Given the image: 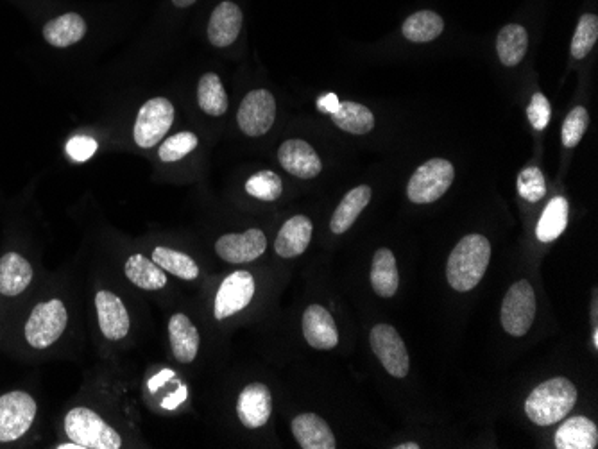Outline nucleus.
Wrapping results in <instances>:
<instances>
[{
  "label": "nucleus",
  "instance_id": "obj_11",
  "mask_svg": "<svg viewBox=\"0 0 598 449\" xmlns=\"http://www.w3.org/2000/svg\"><path fill=\"white\" fill-rule=\"evenodd\" d=\"M255 296V278L248 271L231 272L221 283L215 296L214 315L217 321H224L239 314Z\"/></svg>",
  "mask_w": 598,
  "mask_h": 449
},
{
  "label": "nucleus",
  "instance_id": "obj_27",
  "mask_svg": "<svg viewBox=\"0 0 598 449\" xmlns=\"http://www.w3.org/2000/svg\"><path fill=\"white\" fill-rule=\"evenodd\" d=\"M330 117L337 128L351 135H368L375 128L373 111L359 102L341 101L337 111Z\"/></svg>",
  "mask_w": 598,
  "mask_h": 449
},
{
  "label": "nucleus",
  "instance_id": "obj_15",
  "mask_svg": "<svg viewBox=\"0 0 598 449\" xmlns=\"http://www.w3.org/2000/svg\"><path fill=\"white\" fill-rule=\"evenodd\" d=\"M278 160L283 169L296 178H316L317 174H321V170H323L319 154L305 140L294 138V140L283 142L278 151Z\"/></svg>",
  "mask_w": 598,
  "mask_h": 449
},
{
  "label": "nucleus",
  "instance_id": "obj_14",
  "mask_svg": "<svg viewBox=\"0 0 598 449\" xmlns=\"http://www.w3.org/2000/svg\"><path fill=\"white\" fill-rule=\"evenodd\" d=\"M95 310L99 328L106 339L117 342L128 335L131 319L128 308L119 296H115L110 290H99L95 294Z\"/></svg>",
  "mask_w": 598,
  "mask_h": 449
},
{
  "label": "nucleus",
  "instance_id": "obj_23",
  "mask_svg": "<svg viewBox=\"0 0 598 449\" xmlns=\"http://www.w3.org/2000/svg\"><path fill=\"white\" fill-rule=\"evenodd\" d=\"M86 34V22L77 13H67L61 17L52 18L43 27V38L51 43L52 47H70L83 40Z\"/></svg>",
  "mask_w": 598,
  "mask_h": 449
},
{
  "label": "nucleus",
  "instance_id": "obj_30",
  "mask_svg": "<svg viewBox=\"0 0 598 449\" xmlns=\"http://www.w3.org/2000/svg\"><path fill=\"white\" fill-rule=\"evenodd\" d=\"M568 212H570V208H568V201L564 197H554L547 204L545 212L541 213L538 228H536L539 242L550 244L563 235L564 229L568 226Z\"/></svg>",
  "mask_w": 598,
  "mask_h": 449
},
{
  "label": "nucleus",
  "instance_id": "obj_5",
  "mask_svg": "<svg viewBox=\"0 0 598 449\" xmlns=\"http://www.w3.org/2000/svg\"><path fill=\"white\" fill-rule=\"evenodd\" d=\"M35 398L24 390H13L0 396V444L18 441L35 423Z\"/></svg>",
  "mask_w": 598,
  "mask_h": 449
},
{
  "label": "nucleus",
  "instance_id": "obj_29",
  "mask_svg": "<svg viewBox=\"0 0 598 449\" xmlns=\"http://www.w3.org/2000/svg\"><path fill=\"white\" fill-rule=\"evenodd\" d=\"M445 31V20L436 11H418L403 22L402 33L409 42L427 43Z\"/></svg>",
  "mask_w": 598,
  "mask_h": 449
},
{
  "label": "nucleus",
  "instance_id": "obj_34",
  "mask_svg": "<svg viewBox=\"0 0 598 449\" xmlns=\"http://www.w3.org/2000/svg\"><path fill=\"white\" fill-rule=\"evenodd\" d=\"M598 38V17L597 15H582L577 31L573 34L572 56L575 60H584L591 49L595 47Z\"/></svg>",
  "mask_w": 598,
  "mask_h": 449
},
{
  "label": "nucleus",
  "instance_id": "obj_7",
  "mask_svg": "<svg viewBox=\"0 0 598 449\" xmlns=\"http://www.w3.org/2000/svg\"><path fill=\"white\" fill-rule=\"evenodd\" d=\"M536 317V294L529 281H516L507 290L500 310V321L511 337H523Z\"/></svg>",
  "mask_w": 598,
  "mask_h": 449
},
{
  "label": "nucleus",
  "instance_id": "obj_18",
  "mask_svg": "<svg viewBox=\"0 0 598 449\" xmlns=\"http://www.w3.org/2000/svg\"><path fill=\"white\" fill-rule=\"evenodd\" d=\"M292 433L294 439L303 449H335L334 432L326 424L323 417L317 414H301L292 419Z\"/></svg>",
  "mask_w": 598,
  "mask_h": 449
},
{
  "label": "nucleus",
  "instance_id": "obj_2",
  "mask_svg": "<svg viewBox=\"0 0 598 449\" xmlns=\"http://www.w3.org/2000/svg\"><path fill=\"white\" fill-rule=\"evenodd\" d=\"M577 403V389L566 378H552L530 392L525 414L538 426H552L572 412Z\"/></svg>",
  "mask_w": 598,
  "mask_h": 449
},
{
  "label": "nucleus",
  "instance_id": "obj_28",
  "mask_svg": "<svg viewBox=\"0 0 598 449\" xmlns=\"http://www.w3.org/2000/svg\"><path fill=\"white\" fill-rule=\"evenodd\" d=\"M124 274L138 289L160 290L167 285V274L162 267L144 255L129 256Z\"/></svg>",
  "mask_w": 598,
  "mask_h": 449
},
{
  "label": "nucleus",
  "instance_id": "obj_41",
  "mask_svg": "<svg viewBox=\"0 0 598 449\" xmlns=\"http://www.w3.org/2000/svg\"><path fill=\"white\" fill-rule=\"evenodd\" d=\"M194 2H197V0H172V4H174L176 8H188V6H192Z\"/></svg>",
  "mask_w": 598,
  "mask_h": 449
},
{
  "label": "nucleus",
  "instance_id": "obj_44",
  "mask_svg": "<svg viewBox=\"0 0 598 449\" xmlns=\"http://www.w3.org/2000/svg\"><path fill=\"white\" fill-rule=\"evenodd\" d=\"M593 346H595V349L598 348V333H597V330H595V333H593Z\"/></svg>",
  "mask_w": 598,
  "mask_h": 449
},
{
  "label": "nucleus",
  "instance_id": "obj_13",
  "mask_svg": "<svg viewBox=\"0 0 598 449\" xmlns=\"http://www.w3.org/2000/svg\"><path fill=\"white\" fill-rule=\"evenodd\" d=\"M273 414V396L264 383H249L239 394L237 416L249 430H257L269 423Z\"/></svg>",
  "mask_w": 598,
  "mask_h": 449
},
{
  "label": "nucleus",
  "instance_id": "obj_36",
  "mask_svg": "<svg viewBox=\"0 0 598 449\" xmlns=\"http://www.w3.org/2000/svg\"><path fill=\"white\" fill-rule=\"evenodd\" d=\"M518 194L529 203H538L547 194L545 176L538 167H527L518 176Z\"/></svg>",
  "mask_w": 598,
  "mask_h": 449
},
{
  "label": "nucleus",
  "instance_id": "obj_3",
  "mask_svg": "<svg viewBox=\"0 0 598 449\" xmlns=\"http://www.w3.org/2000/svg\"><path fill=\"white\" fill-rule=\"evenodd\" d=\"M65 433L81 449H119V432L92 408L76 407L65 417Z\"/></svg>",
  "mask_w": 598,
  "mask_h": 449
},
{
  "label": "nucleus",
  "instance_id": "obj_12",
  "mask_svg": "<svg viewBox=\"0 0 598 449\" xmlns=\"http://www.w3.org/2000/svg\"><path fill=\"white\" fill-rule=\"evenodd\" d=\"M267 238L260 229H248L244 233H230L215 242V253L224 262L248 263L264 255Z\"/></svg>",
  "mask_w": 598,
  "mask_h": 449
},
{
  "label": "nucleus",
  "instance_id": "obj_17",
  "mask_svg": "<svg viewBox=\"0 0 598 449\" xmlns=\"http://www.w3.org/2000/svg\"><path fill=\"white\" fill-rule=\"evenodd\" d=\"M312 221L305 215H296L283 224L278 237L274 240V251L282 258L301 256L312 240Z\"/></svg>",
  "mask_w": 598,
  "mask_h": 449
},
{
  "label": "nucleus",
  "instance_id": "obj_35",
  "mask_svg": "<svg viewBox=\"0 0 598 449\" xmlns=\"http://www.w3.org/2000/svg\"><path fill=\"white\" fill-rule=\"evenodd\" d=\"M197 145H199V138H197V135L190 133V131H183V133H178V135L167 138V140L160 145L158 156H160V160L167 161V163H171V161H180L183 160L187 154L192 153Z\"/></svg>",
  "mask_w": 598,
  "mask_h": 449
},
{
  "label": "nucleus",
  "instance_id": "obj_16",
  "mask_svg": "<svg viewBox=\"0 0 598 449\" xmlns=\"http://www.w3.org/2000/svg\"><path fill=\"white\" fill-rule=\"evenodd\" d=\"M303 335L308 346L319 351H330L339 344V331L335 326L334 317L325 306H308L303 314Z\"/></svg>",
  "mask_w": 598,
  "mask_h": 449
},
{
  "label": "nucleus",
  "instance_id": "obj_21",
  "mask_svg": "<svg viewBox=\"0 0 598 449\" xmlns=\"http://www.w3.org/2000/svg\"><path fill=\"white\" fill-rule=\"evenodd\" d=\"M169 340L172 355L181 364H190L196 360L199 351V331L185 314H174L169 321Z\"/></svg>",
  "mask_w": 598,
  "mask_h": 449
},
{
  "label": "nucleus",
  "instance_id": "obj_19",
  "mask_svg": "<svg viewBox=\"0 0 598 449\" xmlns=\"http://www.w3.org/2000/svg\"><path fill=\"white\" fill-rule=\"evenodd\" d=\"M242 20V9L235 2H221L210 17L208 40L215 47H228L239 38Z\"/></svg>",
  "mask_w": 598,
  "mask_h": 449
},
{
  "label": "nucleus",
  "instance_id": "obj_8",
  "mask_svg": "<svg viewBox=\"0 0 598 449\" xmlns=\"http://www.w3.org/2000/svg\"><path fill=\"white\" fill-rule=\"evenodd\" d=\"M174 122V106L165 97H156L147 101L138 111L135 122V142L142 149H151L160 144L163 136L171 129Z\"/></svg>",
  "mask_w": 598,
  "mask_h": 449
},
{
  "label": "nucleus",
  "instance_id": "obj_24",
  "mask_svg": "<svg viewBox=\"0 0 598 449\" xmlns=\"http://www.w3.org/2000/svg\"><path fill=\"white\" fill-rule=\"evenodd\" d=\"M371 195H373V192H371L368 185H360V187L350 190L348 194L344 195L341 204L337 206L334 217L330 221V229L337 235H342L344 231H348L359 219L360 213L364 212V208L368 206Z\"/></svg>",
  "mask_w": 598,
  "mask_h": 449
},
{
  "label": "nucleus",
  "instance_id": "obj_9",
  "mask_svg": "<svg viewBox=\"0 0 598 449\" xmlns=\"http://www.w3.org/2000/svg\"><path fill=\"white\" fill-rule=\"evenodd\" d=\"M373 353L384 365L385 371L394 378H405L409 374V353L400 333L389 324H376L369 333Z\"/></svg>",
  "mask_w": 598,
  "mask_h": 449
},
{
  "label": "nucleus",
  "instance_id": "obj_25",
  "mask_svg": "<svg viewBox=\"0 0 598 449\" xmlns=\"http://www.w3.org/2000/svg\"><path fill=\"white\" fill-rule=\"evenodd\" d=\"M371 285L380 297H393L400 287V274L391 249H378L373 256Z\"/></svg>",
  "mask_w": 598,
  "mask_h": 449
},
{
  "label": "nucleus",
  "instance_id": "obj_22",
  "mask_svg": "<svg viewBox=\"0 0 598 449\" xmlns=\"http://www.w3.org/2000/svg\"><path fill=\"white\" fill-rule=\"evenodd\" d=\"M597 444V424L588 417H570L556 433L557 449H595Z\"/></svg>",
  "mask_w": 598,
  "mask_h": 449
},
{
  "label": "nucleus",
  "instance_id": "obj_26",
  "mask_svg": "<svg viewBox=\"0 0 598 449\" xmlns=\"http://www.w3.org/2000/svg\"><path fill=\"white\" fill-rule=\"evenodd\" d=\"M529 49V34L520 24L502 27L496 38V52L505 67H516L522 63Z\"/></svg>",
  "mask_w": 598,
  "mask_h": 449
},
{
  "label": "nucleus",
  "instance_id": "obj_1",
  "mask_svg": "<svg viewBox=\"0 0 598 449\" xmlns=\"http://www.w3.org/2000/svg\"><path fill=\"white\" fill-rule=\"evenodd\" d=\"M491 244L482 235H468L453 247L446 265V278L453 290L468 292L479 285L489 265Z\"/></svg>",
  "mask_w": 598,
  "mask_h": 449
},
{
  "label": "nucleus",
  "instance_id": "obj_20",
  "mask_svg": "<svg viewBox=\"0 0 598 449\" xmlns=\"http://www.w3.org/2000/svg\"><path fill=\"white\" fill-rule=\"evenodd\" d=\"M33 281V267L18 253H6L0 258V294L17 297L29 289Z\"/></svg>",
  "mask_w": 598,
  "mask_h": 449
},
{
  "label": "nucleus",
  "instance_id": "obj_31",
  "mask_svg": "<svg viewBox=\"0 0 598 449\" xmlns=\"http://www.w3.org/2000/svg\"><path fill=\"white\" fill-rule=\"evenodd\" d=\"M199 108L210 117H221L228 111V95L217 74H205L197 86Z\"/></svg>",
  "mask_w": 598,
  "mask_h": 449
},
{
  "label": "nucleus",
  "instance_id": "obj_39",
  "mask_svg": "<svg viewBox=\"0 0 598 449\" xmlns=\"http://www.w3.org/2000/svg\"><path fill=\"white\" fill-rule=\"evenodd\" d=\"M97 151V142L92 136H74L67 144V153L76 161L90 160Z\"/></svg>",
  "mask_w": 598,
  "mask_h": 449
},
{
  "label": "nucleus",
  "instance_id": "obj_10",
  "mask_svg": "<svg viewBox=\"0 0 598 449\" xmlns=\"http://www.w3.org/2000/svg\"><path fill=\"white\" fill-rule=\"evenodd\" d=\"M276 101L269 90H253L240 102L237 122L244 135L262 136L273 128Z\"/></svg>",
  "mask_w": 598,
  "mask_h": 449
},
{
  "label": "nucleus",
  "instance_id": "obj_32",
  "mask_svg": "<svg viewBox=\"0 0 598 449\" xmlns=\"http://www.w3.org/2000/svg\"><path fill=\"white\" fill-rule=\"evenodd\" d=\"M151 260L156 265H160L163 271L171 272L181 280L194 281L201 274L199 265L190 256L180 253V251H174L171 247H156Z\"/></svg>",
  "mask_w": 598,
  "mask_h": 449
},
{
  "label": "nucleus",
  "instance_id": "obj_42",
  "mask_svg": "<svg viewBox=\"0 0 598 449\" xmlns=\"http://www.w3.org/2000/svg\"><path fill=\"white\" fill-rule=\"evenodd\" d=\"M396 449H419L418 444L416 442H405V444H400V446H394Z\"/></svg>",
  "mask_w": 598,
  "mask_h": 449
},
{
  "label": "nucleus",
  "instance_id": "obj_43",
  "mask_svg": "<svg viewBox=\"0 0 598 449\" xmlns=\"http://www.w3.org/2000/svg\"><path fill=\"white\" fill-rule=\"evenodd\" d=\"M60 449H81V446H77L76 442L70 441L69 444H60Z\"/></svg>",
  "mask_w": 598,
  "mask_h": 449
},
{
  "label": "nucleus",
  "instance_id": "obj_37",
  "mask_svg": "<svg viewBox=\"0 0 598 449\" xmlns=\"http://www.w3.org/2000/svg\"><path fill=\"white\" fill-rule=\"evenodd\" d=\"M588 126H590V115H588L586 108H582V106L573 108V110L568 113V117H566L563 124L561 138H563L564 147L572 149L575 145H579Z\"/></svg>",
  "mask_w": 598,
  "mask_h": 449
},
{
  "label": "nucleus",
  "instance_id": "obj_6",
  "mask_svg": "<svg viewBox=\"0 0 598 449\" xmlns=\"http://www.w3.org/2000/svg\"><path fill=\"white\" fill-rule=\"evenodd\" d=\"M453 178L455 169L450 161L432 158L412 174L407 195L411 203H436L437 199H441L448 192V188L452 187Z\"/></svg>",
  "mask_w": 598,
  "mask_h": 449
},
{
  "label": "nucleus",
  "instance_id": "obj_40",
  "mask_svg": "<svg viewBox=\"0 0 598 449\" xmlns=\"http://www.w3.org/2000/svg\"><path fill=\"white\" fill-rule=\"evenodd\" d=\"M339 104H341V101H339V97L335 94L321 95L316 102L317 110L321 111V113H325V115H332V113H335L337 108H339Z\"/></svg>",
  "mask_w": 598,
  "mask_h": 449
},
{
  "label": "nucleus",
  "instance_id": "obj_33",
  "mask_svg": "<svg viewBox=\"0 0 598 449\" xmlns=\"http://www.w3.org/2000/svg\"><path fill=\"white\" fill-rule=\"evenodd\" d=\"M246 192L260 201L273 203L283 192L282 178L273 170H262L246 181Z\"/></svg>",
  "mask_w": 598,
  "mask_h": 449
},
{
  "label": "nucleus",
  "instance_id": "obj_38",
  "mask_svg": "<svg viewBox=\"0 0 598 449\" xmlns=\"http://www.w3.org/2000/svg\"><path fill=\"white\" fill-rule=\"evenodd\" d=\"M527 117L536 131H543L547 128L550 117H552V106L547 97L543 94H534L527 106Z\"/></svg>",
  "mask_w": 598,
  "mask_h": 449
},
{
  "label": "nucleus",
  "instance_id": "obj_4",
  "mask_svg": "<svg viewBox=\"0 0 598 449\" xmlns=\"http://www.w3.org/2000/svg\"><path fill=\"white\" fill-rule=\"evenodd\" d=\"M69 324V312L60 299L45 301L33 308L24 328L27 344L35 349L51 348Z\"/></svg>",
  "mask_w": 598,
  "mask_h": 449
}]
</instances>
